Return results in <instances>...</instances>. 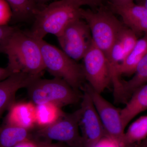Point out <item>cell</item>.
I'll list each match as a JSON object with an SVG mask.
<instances>
[{"label": "cell", "mask_w": 147, "mask_h": 147, "mask_svg": "<svg viewBox=\"0 0 147 147\" xmlns=\"http://www.w3.org/2000/svg\"><path fill=\"white\" fill-rule=\"evenodd\" d=\"M3 53L7 55V67L13 73L42 75L45 69L38 40L28 31L16 29L7 42Z\"/></svg>", "instance_id": "1"}, {"label": "cell", "mask_w": 147, "mask_h": 147, "mask_svg": "<svg viewBox=\"0 0 147 147\" xmlns=\"http://www.w3.org/2000/svg\"><path fill=\"white\" fill-rule=\"evenodd\" d=\"M85 0H59L40 9L34 19L28 32L38 40L43 39L47 34L57 36L69 23L81 18L82 6Z\"/></svg>", "instance_id": "2"}, {"label": "cell", "mask_w": 147, "mask_h": 147, "mask_svg": "<svg viewBox=\"0 0 147 147\" xmlns=\"http://www.w3.org/2000/svg\"><path fill=\"white\" fill-rule=\"evenodd\" d=\"M81 18L88 25L93 42L108 60L112 48L122 30L125 27L107 7L96 10L83 9Z\"/></svg>", "instance_id": "3"}, {"label": "cell", "mask_w": 147, "mask_h": 147, "mask_svg": "<svg viewBox=\"0 0 147 147\" xmlns=\"http://www.w3.org/2000/svg\"><path fill=\"white\" fill-rule=\"evenodd\" d=\"M38 41L45 69L54 77L63 79L74 90L82 88L85 79L82 65L44 40Z\"/></svg>", "instance_id": "4"}, {"label": "cell", "mask_w": 147, "mask_h": 147, "mask_svg": "<svg viewBox=\"0 0 147 147\" xmlns=\"http://www.w3.org/2000/svg\"><path fill=\"white\" fill-rule=\"evenodd\" d=\"M27 88L31 101L36 105L52 103L61 108L75 104L80 99L78 91L60 78H39Z\"/></svg>", "instance_id": "5"}, {"label": "cell", "mask_w": 147, "mask_h": 147, "mask_svg": "<svg viewBox=\"0 0 147 147\" xmlns=\"http://www.w3.org/2000/svg\"><path fill=\"white\" fill-rule=\"evenodd\" d=\"M57 37L61 50L76 61L83 59L93 42L88 25L82 18L69 23Z\"/></svg>", "instance_id": "6"}, {"label": "cell", "mask_w": 147, "mask_h": 147, "mask_svg": "<svg viewBox=\"0 0 147 147\" xmlns=\"http://www.w3.org/2000/svg\"><path fill=\"white\" fill-rule=\"evenodd\" d=\"M78 110L70 114L63 113L57 120L49 126L38 128V137L63 143L69 147H83L79 131Z\"/></svg>", "instance_id": "7"}, {"label": "cell", "mask_w": 147, "mask_h": 147, "mask_svg": "<svg viewBox=\"0 0 147 147\" xmlns=\"http://www.w3.org/2000/svg\"><path fill=\"white\" fill-rule=\"evenodd\" d=\"M82 59L85 79L93 89L102 93L111 84L110 69L105 55L93 42Z\"/></svg>", "instance_id": "8"}, {"label": "cell", "mask_w": 147, "mask_h": 147, "mask_svg": "<svg viewBox=\"0 0 147 147\" xmlns=\"http://www.w3.org/2000/svg\"><path fill=\"white\" fill-rule=\"evenodd\" d=\"M82 88L86 90L91 98L106 136L116 140L122 147H124L125 129L122 123L121 109L111 104L88 84H86Z\"/></svg>", "instance_id": "9"}, {"label": "cell", "mask_w": 147, "mask_h": 147, "mask_svg": "<svg viewBox=\"0 0 147 147\" xmlns=\"http://www.w3.org/2000/svg\"><path fill=\"white\" fill-rule=\"evenodd\" d=\"M82 89L84 93L78 110L79 127L83 147H93L106 134L91 98L86 90Z\"/></svg>", "instance_id": "10"}, {"label": "cell", "mask_w": 147, "mask_h": 147, "mask_svg": "<svg viewBox=\"0 0 147 147\" xmlns=\"http://www.w3.org/2000/svg\"><path fill=\"white\" fill-rule=\"evenodd\" d=\"M42 75L16 72L0 82V117L15 102V96L18 90L28 88L35 80L41 78Z\"/></svg>", "instance_id": "11"}, {"label": "cell", "mask_w": 147, "mask_h": 147, "mask_svg": "<svg viewBox=\"0 0 147 147\" xmlns=\"http://www.w3.org/2000/svg\"><path fill=\"white\" fill-rule=\"evenodd\" d=\"M113 13L121 17L123 24L137 36L147 33V8L134 2L123 5L108 3V7Z\"/></svg>", "instance_id": "12"}, {"label": "cell", "mask_w": 147, "mask_h": 147, "mask_svg": "<svg viewBox=\"0 0 147 147\" xmlns=\"http://www.w3.org/2000/svg\"><path fill=\"white\" fill-rule=\"evenodd\" d=\"M36 108L31 101L14 102L8 110L5 124L31 130L36 126Z\"/></svg>", "instance_id": "13"}, {"label": "cell", "mask_w": 147, "mask_h": 147, "mask_svg": "<svg viewBox=\"0 0 147 147\" xmlns=\"http://www.w3.org/2000/svg\"><path fill=\"white\" fill-rule=\"evenodd\" d=\"M125 104V106L120 110L125 129L135 117L147 109V84L136 90Z\"/></svg>", "instance_id": "14"}, {"label": "cell", "mask_w": 147, "mask_h": 147, "mask_svg": "<svg viewBox=\"0 0 147 147\" xmlns=\"http://www.w3.org/2000/svg\"><path fill=\"white\" fill-rule=\"evenodd\" d=\"M147 53V33L138 39L130 53L119 67V73L122 75L130 76L135 73L137 66Z\"/></svg>", "instance_id": "15"}, {"label": "cell", "mask_w": 147, "mask_h": 147, "mask_svg": "<svg viewBox=\"0 0 147 147\" xmlns=\"http://www.w3.org/2000/svg\"><path fill=\"white\" fill-rule=\"evenodd\" d=\"M11 11L13 23L26 22L34 19L39 9L35 0H5Z\"/></svg>", "instance_id": "16"}, {"label": "cell", "mask_w": 147, "mask_h": 147, "mask_svg": "<svg viewBox=\"0 0 147 147\" xmlns=\"http://www.w3.org/2000/svg\"><path fill=\"white\" fill-rule=\"evenodd\" d=\"M134 74L128 81L122 80L125 103L136 90L147 84V53L140 61Z\"/></svg>", "instance_id": "17"}, {"label": "cell", "mask_w": 147, "mask_h": 147, "mask_svg": "<svg viewBox=\"0 0 147 147\" xmlns=\"http://www.w3.org/2000/svg\"><path fill=\"white\" fill-rule=\"evenodd\" d=\"M30 131L5 124L0 128V147H14L20 142L30 139Z\"/></svg>", "instance_id": "18"}, {"label": "cell", "mask_w": 147, "mask_h": 147, "mask_svg": "<svg viewBox=\"0 0 147 147\" xmlns=\"http://www.w3.org/2000/svg\"><path fill=\"white\" fill-rule=\"evenodd\" d=\"M147 137V115L141 116L128 127L124 135V147L139 144Z\"/></svg>", "instance_id": "19"}, {"label": "cell", "mask_w": 147, "mask_h": 147, "mask_svg": "<svg viewBox=\"0 0 147 147\" xmlns=\"http://www.w3.org/2000/svg\"><path fill=\"white\" fill-rule=\"evenodd\" d=\"M36 106V126L38 128L46 127L54 123L64 113L61 107L52 103Z\"/></svg>", "instance_id": "20"}, {"label": "cell", "mask_w": 147, "mask_h": 147, "mask_svg": "<svg viewBox=\"0 0 147 147\" xmlns=\"http://www.w3.org/2000/svg\"><path fill=\"white\" fill-rule=\"evenodd\" d=\"M93 147H122L116 140L108 136H104Z\"/></svg>", "instance_id": "21"}, {"label": "cell", "mask_w": 147, "mask_h": 147, "mask_svg": "<svg viewBox=\"0 0 147 147\" xmlns=\"http://www.w3.org/2000/svg\"><path fill=\"white\" fill-rule=\"evenodd\" d=\"M7 5H8L5 0H0V25H5L3 23L8 17L9 13Z\"/></svg>", "instance_id": "22"}, {"label": "cell", "mask_w": 147, "mask_h": 147, "mask_svg": "<svg viewBox=\"0 0 147 147\" xmlns=\"http://www.w3.org/2000/svg\"><path fill=\"white\" fill-rule=\"evenodd\" d=\"M14 147H40V146L38 141L30 138L20 142Z\"/></svg>", "instance_id": "23"}, {"label": "cell", "mask_w": 147, "mask_h": 147, "mask_svg": "<svg viewBox=\"0 0 147 147\" xmlns=\"http://www.w3.org/2000/svg\"><path fill=\"white\" fill-rule=\"evenodd\" d=\"M13 73L7 66L6 67H0V82L8 78Z\"/></svg>", "instance_id": "24"}, {"label": "cell", "mask_w": 147, "mask_h": 147, "mask_svg": "<svg viewBox=\"0 0 147 147\" xmlns=\"http://www.w3.org/2000/svg\"><path fill=\"white\" fill-rule=\"evenodd\" d=\"M87 3V5L91 7L92 9L98 8V7L103 5L104 0H85Z\"/></svg>", "instance_id": "25"}, {"label": "cell", "mask_w": 147, "mask_h": 147, "mask_svg": "<svg viewBox=\"0 0 147 147\" xmlns=\"http://www.w3.org/2000/svg\"><path fill=\"white\" fill-rule=\"evenodd\" d=\"M109 2L116 5H123L134 2V0H109Z\"/></svg>", "instance_id": "26"}, {"label": "cell", "mask_w": 147, "mask_h": 147, "mask_svg": "<svg viewBox=\"0 0 147 147\" xmlns=\"http://www.w3.org/2000/svg\"><path fill=\"white\" fill-rule=\"evenodd\" d=\"M38 142L40 147H69L67 145H64L60 144H52L49 142Z\"/></svg>", "instance_id": "27"}, {"label": "cell", "mask_w": 147, "mask_h": 147, "mask_svg": "<svg viewBox=\"0 0 147 147\" xmlns=\"http://www.w3.org/2000/svg\"><path fill=\"white\" fill-rule=\"evenodd\" d=\"M135 147H147V137L142 142L136 145Z\"/></svg>", "instance_id": "28"}, {"label": "cell", "mask_w": 147, "mask_h": 147, "mask_svg": "<svg viewBox=\"0 0 147 147\" xmlns=\"http://www.w3.org/2000/svg\"><path fill=\"white\" fill-rule=\"evenodd\" d=\"M138 4L144 6L147 8V0H138Z\"/></svg>", "instance_id": "29"}, {"label": "cell", "mask_w": 147, "mask_h": 147, "mask_svg": "<svg viewBox=\"0 0 147 147\" xmlns=\"http://www.w3.org/2000/svg\"><path fill=\"white\" fill-rule=\"evenodd\" d=\"M36 3L39 5H42L44 3L47 2L50 0H35Z\"/></svg>", "instance_id": "30"}, {"label": "cell", "mask_w": 147, "mask_h": 147, "mask_svg": "<svg viewBox=\"0 0 147 147\" xmlns=\"http://www.w3.org/2000/svg\"><path fill=\"white\" fill-rule=\"evenodd\" d=\"M0 53H2L1 50V47H0Z\"/></svg>", "instance_id": "31"}, {"label": "cell", "mask_w": 147, "mask_h": 147, "mask_svg": "<svg viewBox=\"0 0 147 147\" xmlns=\"http://www.w3.org/2000/svg\"><path fill=\"white\" fill-rule=\"evenodd\" d=\"M129 147H135L134 146H132Z\"/></svg>", "instance_id": "32"}]
</instances>
